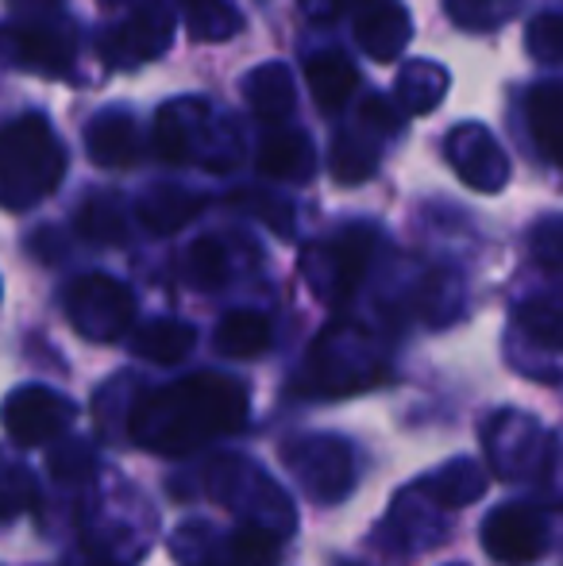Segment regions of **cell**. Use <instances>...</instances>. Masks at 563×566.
I'll return each instance as SVG.
<instances>
[{"instance_id":"1","label":"cell","mask_w":563,"mask_h":566,"mask_svg":"<svg viewBox=\"0 0 563 566\" xmlns=\"http://www.w3.org/2000/svg\"><path fill=\"white\" fill-rule=\"evenodd\" d=\"M251 394L228 374H189L163 389H150L132 409V440L158 454H189L248 424Z\"/></svg>"},{"instance_id":"2","label":"cell","mask_w":563,"mask_h":566,"mask_svg":"<svg viewBox=\"0 0 563 566\" xmlns=\"http://www.w3.org/2000/svg\"><path fill=\"white\" fill-rule=\"evenodd\" d=\"M66 178V147L51 119L31 113L0 127V205L12 212L31 209Z\"/></svg>"},{"instance_id":"3","label":"cell","mask_w":563,"mask_h":566,"mask_svg":"<svg viewBox=\"0 0 563 566\" xmlns=\"http://www.w3.org/2000/svg\"><path fill=\"white\" fill-rule=\"evenodd\" d=\"M155 150L163 163H197L209 170H232L243 158L236 124L205 101H170L158 108Z\"/></svg>"},{"instance_id":"4","label":"cell","mask_w":563,"mask_h":566,"mask_svg":"<svg viewBox=\"0 0 563 566\" xmlns=\"http://www.w3.org/2000/svg\"><path fill=\"white\" fill-rule=\"evenodd\" d=\"M66 321L74 324L77 336L93 343H113L136 321V297L124 282L108 274H85L77 282H70L66 297Z\"/></svg>"},{"instance_id":"5","label":"cell","mask_w":563,"mask_h":566,"mask_svg":"<svg viewBox=\"0 0 563 566\" xmlns=\"http://www.w3.org/2000/svg\"><path fill=\"white\" fill-rule=\"evenodd\" d=\"M375 231L371 228H344L336 239L313 247V251L301 259L309 285L321 293L332 305H344L355 290H359L363 274L371 266V251H375Z\"/></svg>"},{"instance_id":"6","label":"cell","mask_w":563,"mask_h":566,"mask_svg":"<svg viewBox=\"0 0 563 566\" xmlns=\"http://www.w3.org/2000/svg\"><path fill=\"white\" fill-rule=\"evenodd\" d=\"M77 409L51 386H20L0 401V428L20 448H43L70 432Z\"/></svg>"},{"instance_id":"7","label":"cell","mask_w":563,"mask_h":566,"mask_svg":"<svg viewBox=\"0 0 563 566\" xmlns=\"http://www.w3.org/2000/svg\"><path fill=\"white\" fill-rule=\"evenodd\" d=\"M282 459L290 467V474L305 485L309 497L316 501L347 497V490L355 482V454L340 436H301V440H290Z\"/></svg>"},{"instance_id":"8","label":"cell","mask_w":563,"mask_h":566,"mask_svg":"<svg viewBox=\"0 0 563 566\" xmlns=\"http://www.w3.org/2000/svg\"><path fill=\"white\" fill-rule=\"evenodd\" d=\"M209 493L217 501L232 509H243L248 521H259V524H271L279 528L282 536L293 528V509L285 501V493L263 470H256L248 462V485H243V462L240 459H220L209 467Z\"/></svg>"},{"instance_id":"9","label":"cell","mask_w":563,"mask_h":566,"mask_svg":"<svg viewBox=\"0 0 563 566\" xmlns=\"http://www.w3.org/2000/svg\"><path fill=\"white\" fill-rule=\"evenodd\" d=\"M77 54V39L70 28L46 20H12L0 28V62L12 70L35 74H70Z\"/></svg>"},{"instance_id":"10","label":"cell","mask_w":563,"mask_h":566,"mask_svg":"<svg viewBox=\"0 0 563 566\" xmlns=\"http://www.w3.org/2000/svg\"><path fill=\"white\" fill-rule=\"evenodd\" d=\"M482 547L502 566H529L549 547V521L533 505H498L482 521Z\"/></svg>"},{"instance_id":"11","label":"cell","mask_w":563,"mask_h":566,"mask_svg":"<svg viewBox=\"0 0 563 566\" xmlns=\"http://www.w3.org/2000/svg\"><path fill=\"white\" fill-rule=\"evenodd\" d=\"M487 448H490V462H494L498 474L536 478L549 467L552 440L536 420L521 417V412H502V417H494V424L487 428Z\"/></svg>"},{"instance_id":"12","label":"cell","mask_w":563,"mask_h":566,"mask_svg":"<svg viewBox=\"0 0 563 566\" xmlns=\"http://www.w3.org/2000/svg\"><path fill=\"white\" fill-rule=\"evenodd\" d=\"M174 39V12L158 0H147L139 4L121 28H113L105 39H101V59L108 66H139V62H150L158 54H166Z\"/></svg>"},{"instance_id":"13","label":"cell","mask_w":563,"mask_h":566,"mask_svg":"<svg viewBox=\"0 0 563 566\" xmlns=\"http://www.w3.org/2000/svg\"><path fill=\"white\" fill-rule=\"evenodd\" d=\"M444 150H448L451 170L479 193H498L505 186V178H510V163H505L502 147L482 124H459L448 135Z\"/></svg>"},{"instance_id":"14","label":"cell","mask_w":563,"mask_h":566,"mask_svg":"<svg viewBox=\"0 0 563 566\" xmlns=\"http://www.w3.org/2000/svg\"><path fill=\"white\" fill-rule=\"evenodd\" d=\"M85 150L97 166L105 170H124V166H136L143 155L139 143V127L132 113H121V108H105L90 119L85 127Z\"/></svg>"},{"instance_id":"15","label":"cell","mask_w":563,"mask_h":566,"mask_svg":"<svg viewBox=\"0 0 563 566\" xmlns=\"http://www.w3.org/2000/svg\"><path fill=\"white\" fill-rule=\"evenodd\" d=\"M409 35H414V20L402 4L383 0V4H371L367 12L355 20V39L375 62H394L406 51Z\"/></svg>"},{"instance_id":"16","label":"cell","mask_w":563,"mask_h":566,"mask_svg":"<svg viewBox=\"0 0 563 566\" xmlns=\"http://www.w3.org/2000/svg\"><path fill=\"white\" fill-rule=\"evenodd\" d=\"M205 209V197L201 193H189L181 186H150L147 193L139 197L136 205V217L139 224L150 231V235H174L197 220Z\"/></svg>"},{"instance_id":"17","label":"cell","mask_w":563,"mask_h":566,"mask_svg":"<svg viewBox=\"0 0 563 566\" xmlns=\"http://www.w3.org/2000/svg\"><path fill=\"white\" fill-rule=\"evenodd\" d=\"M282 555V532L271 524L243 521V528H236L217 552H209V559L194 566H274Z\"/></svg>"},{"instance_id":"18","label":"cell","mask_w":563,"mask_h":566,"mask_svg":"<svg viewBox=\"0 0 563 566\" xmlns=\"http://www.w3.org/2000/svg\"><path fill=\"white\" fill-rule=\"evenodd\" d=\"M243 97H248L251 113L259 119L279 124L298 105V85H293V74L282 62H263V66H256L243 77Z\"/></svg>"},{"instance_id":"19","label":"cell","mask_w":563,"mask_h":566,"mask_svg":"<svg viewBox=\"0 0 563 566\" xmlns=\"http://www.w3.org/2000/svg\"><path fill=\"white\" fill-rule=\"evenodd\" d=\"M421 493L436 509H463L487 493V470L475 459H451L421 485Z\"/></svg>"},{"instance_id":"20","label":"cell","mask_w":563,"mask_h":566,"mask_svg":"<svg viewBox=\"0 0 563 566\" xmlns=\"http://www.w3.org/2000/svg\"><path fill=\"white\" fill-rule=\"evenodd\" d=\"M256 166L259 174L267 178H279V181H301L313 174V143L298 132H271L256 150Z\"/></svg>"},{"instance_id":"21","label":"cell","mask_w":563,"mask_h":566,"mask_svg":"<svg viewBox=\"0 0 563 566\" xmlns=\"http://www.w3.org/2000/svg\"><path fill=\"white\" fill-rule=\"evenodd\" d=\"M305 82L321 113H340V108L352 101L355 85H359V74H355V66L344 54L329 51V54H313V59H309Z\"/></svg>"},{"instance_id":"22","label":"cell","mask_w":563,"mask_h":566,"mask_svg":"<svg viewBox=\"0 0 563 566\" xmlns=\"http://www.w3.org/2000/svg\"><path fill=\"white\" fill-rule=\"evenodd\" d=\"M529 132L541 155L563 170V82H544L529 93Z\"/></svg>"},{"instance_id":"23","label":"cell","mask_w":563,"mask_h":566,"mask_svg":"<svg viewBox=\"0 0 563 566\" xmlns=\"http://www.w3.org/2000/svg\"><path fill=\"white\" fill-rule=\"evenodd\" d=\"M444 93H448V70L428 59L406 62V66L398 70V82H394V97H398L402 113H409V116L432 113L444 101Z\"/></svg>"},{"instance_id":"24","label":"cell","mask_w":563,"mask_h":566,"mask_svg":"<svg viewBox=\"0 0 563 566\" xmlns=\"http://www.w3.org/2000/svg\"><path fill=\"white\" fill-rule=\"evenodd\" d=\"M518 324L525 328V336H533L544 347L563 350V274L552 277L549 285L525 297L518 305Z\"/></svg>"},{"instance_id":"25","label":"cell","mask_w":563,"mask_h":566,"mask_svg":"<svg viewBox=\"0 0 563 566\" xmlns=\"http://www.w3.org/2000/svg\"><path fill=\"white\" fill-rule=\"evenodd\" d=\"M197 343V332L189 328L186 321H150L132 336V350L147 363H158V366H174L194 350Z\"/></svg>"},{"instance_id":"26","label":"cell","mask_w":563,"mask_h":566,"mask_svg":"<svg viewBox=\"0 0 563 566\" xmlns=\"http://www.w3.org/2000/svg\"><path fill=\"white\" fill-rule=\"evenodd\" d=\"M271 347V321L251 308H236L217 324V350L225 358H256Z\"/></svg>"},{"instance_id":"27","label":"cell","mask_w":563,"mask_h":566,"mask_svg":"<svg viewBox=\"0 0 563 566\" xmlns=\"http://www.w3.org/2000/svg\"><path fill=\"white\" fill-rule=\"evenodd\" d=\"M375 166H378V143L367 135V127L355 124L336 135V143H332V174H336V181H344V186L367 181L375 174Z\"/></svg>"},{"instance_id":"28","label":"cell","mask_w":563,"mask_h":566,"mask_svg":"<svg viewBox=\"0 0 563 566\" xmlns=\"http://www.w3.org/2000/svg\"><path fill=\"white\" fill-rule=\"evenodd\" d=\"M77 231L90 243H121L128 239V220H124V205L113 193H97L77 209Z\"/></svg>"},{"instance_id":"29","label":"cell","mask_w":563,"mask_h":566,"mask_svg":"<svg viewBox=\"0 0 563 566\" xmlns=\"http://www.w3.org/2000/svg\"><path fill=\"white\" fill-rule=\"evenodd\" d=\"M181 12H186V31L201 43H220V39H232L240 31V12H236L228 0H181Z\"/></svg>"},{"instance_id":"30","label":"cell","mask_w":563,"mask_h":566,"mask_svg":"<svg viewBox=\"0 0 563 566\" xmlns=\"http://www.w3.org/2000/svg\"><path fill=\"white\" fill-rule=\"evenodd\" d=\"M181 274H186L189 285L197 290H217V285L228 282V251L220 239H197L189 243L186 259H181Z\"/></svg>"},{"instance_id":"31","label":"cell","mask_w":563,"mask_h":566,"mask_svg":"<svg viewBox=\"0 0 563 566\" xmlns=\"http://www.w3.org/2000/svg\"><path fill=\"white\" fill-rule=\"evenodd\" d=\"M46 467L59 482H85L97 470V451H93L90 440L62 436V440H54V451L46 454Z\"/></svg>"},{"instance_id":"32","label":"cell","mask_w":563,"mask_h":566,"mask_svg":"<svg viewBox=\"0 0 563 566\" xmlns=\"http://www.w3.org/2000/svg\"><path fill=\"white\" fill-rule=\"evenodd\" d=\"M35 501H39V482L28 467H20V462L0 467V521H15L28 509H35Z\"/></svg>"},{"instance_id":"33","label":"cell","mask_w":563,"mask_h":566,"mask_svg":"<svg viewBox=\"0 0 563 566\" xmlns=\"http://www.w3.org/2000/svg\"><path fill=\"white\" fill-rule=\"evenodd\" d=\"M525 46L536 62H544V66H560L563 62V15H556V12L536 15L525 31Z\"/></svg>"},{"instance_id":"34","label":"cell","mask_w":563,"mask_h":566,"mask_svg":"<svg viewBox=\"0 0 563 566\" xmlns=\"http://www.w3.org/2000/svg\"><path fill=\"white\" fill-rule=\"evenodd\" d=\"M518 0H448V15L459 28H498L502 20H510Z\"/></svg>"},{"instance_id":"35","label":"cell","mask_w":563,"mask_h":566,"mask_svg":"<svg viewBox=\"0 0 563 566\" xmlns=\"http://www.w3.org/2000/svg\"><path fill=\"white\" fill-rule=\"evenodd\" d=\"M236 209H248V212H256L263 224H271L279 235H290L293 231V209L285 201H263V197H256V193H240L236 197Z\"/></svg>"},{"instance_id":"36","label":"cell","mask_w":563,"mask_h":566,"mask_svg":"<svg viewBox=\"0 0 563 566\" xmlns=\"http://www.w3.org/2000/svg\"><path fill=\"white\" fill-rule=\"evenodd\" d=\"M340 8H344V0H301V12H305L313 23H329V20H336Z\"/></svg>"},{"instance_id":"37","label":"cell","mask_w":563,"mask_h":566,"mask_svg":"<svg viewBox=\"0 0 563 566\" xmlns=\"http://www.w3.org/2000/svg\"><path fill=\"white\" fill-rule=\"evenodd\" d=\"M8 4L15 8L20 15H54V12H62V0H8Z\"/></svg>"},{"instance_id":"38","label":"cell","mask_w":563,"mask_h":566,"mask_svg":"<svg viewBox=\"0 0 563 566\" xmlns=\"http://www.w3.org/2000/svg\"><path fill=\"white\" fill-rule=\"evenodd\" d=\"M82 566H116V563H108V559H90V563H82Z\"/></svg>"},{"instance_id":"39","label":"cell","mask_w":563,"mask_h":566,"mask_svg":"<svg viewBox=\"0 0 563 566\" xmlns=\"http://www.w3.org/2000/svg\"><path fill=\"white\" fill-rule=\"evenodd\" d=\"M344 4H367V0H344Z\"/></svg>"}]
</instances>
